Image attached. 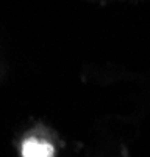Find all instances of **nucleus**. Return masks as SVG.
Listing matches in <instances>:
<instances>
[{"instance_id": "obj_1", "label": "nucleus", "mask_w": 150, "mask_h": 157, "mask_svg": "<svg viewBox=\"0 0 150 157\" xmlns=\"http://www.w3.org/2000/svg\"><path fill=\"white\" fill-rule=\"evenodd\" d=\"M23 157H53V146L36 138H27L22 145Z\"/></svg>"}]
</instances>
